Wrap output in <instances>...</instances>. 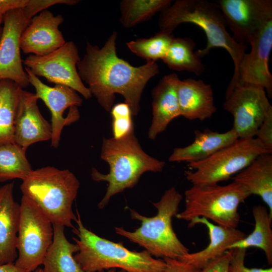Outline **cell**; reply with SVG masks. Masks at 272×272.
Masks as SVG:
<instances>
[{"label":"cell","mask_w":272,"mask_h":272,"mask_svg":"<svg viewBox=\"0 0 272 272\" xmlns=\"http://www.w3.org/2000/svg\"><path fill=\"white\" fill-rule=\"evenodd\" d=\"M80 182L69 170L46 166L32 171L22 180L23 196L33 201L53 225L74 228L76 217L73 203L78 194Z\"/></svg>","instance_id":"8992f818"},{"label":"cell","mask_w":272,"mask_h":272,"mask_svg":"<svg viewBox=\"0 0 272 272\" xmlns=\"http://www.w3.org/2000/svg\"><path fill=\"white\" fill-rule=\"evenodd\" d=\"M110 112L113 138L121 139L134 131L132 115L126 103H120L115 105L111 109Z\"/></svg>","instance_id":"4dcf8cb0"},{"label":"cell","mask_w":272,"mask_h":272,"mask_svg":"<svg viewBox=\"0 0 272 272\" xmlns=\"http://www.w3.org/2000/svg\"><path fill=\"white\" fill-rule=\"evenodd\" d=\"M177 93L181 116L190 120L203 121L216 112L211 86L201 80H179Z\"/></svg>","instance_id":"ffe728a7"},{"label":"cell","mask_w":272,"mask_h":272,"mask_svg":"<svg viewBox=\"0 0 272 272\" xmlns=\"http://www.w3.org/2000/svg\"><path fill=\"white\" fill-rule=\"evenodd\" d=\"M34 272H42V268L40 267H38Z\"/></svg>","instance_id":"f35d334b"},{"label":"cell","mask_w":272,"mask_h":272,"mask_svg":"<svg viewBox=\"0 0 272 272\" xmlns=\"http://www.w3.org/2000/svg\"><path fill=\"white\" fill-rule=\"evenodd\" d=\"M100 157L110 169L107 174L92 169L93 180L107 182L106 193L98 204L99 209L104 208L114 195L134 186L145 172H161L165 165L143 150L134 131L119 139L104 138Z\"/></svg>","instance_id":"3957f363"},{"label":"cell","mask_w":272,"mask_h":272,"mask_svg":"<svg viewBox=\"0 0 272 272\" xmlns=\"http://www.w3.org/2000/svg\"><path fill=\"white\" fill-rule=\"evenodd\" d=\"M117 33L114 31L100 48L87 42L86 53L77 64L82 81L98 103L109 112L113 107L115 94L123 96L132 115H137L140 101L148 81L159 71L156 61H147L139 66L131 65L119 57L116 53Z\"/></svg>","instance_id":"6da1fadb"},{"label":"cell","mask_w":272,"mask_h":272,"mask_svg":"<svg viewBox=\"0 0 272 272\" xmlns=\"http://www.w3.org/2000/svg\"><path fill=\"white\" fill-rule=\"evenodd\" d=\"M182 199L175 188L171 187L158 201L153 203L157 210L155 216L148 217L129 209L131 219L140 221L141 226L132 232L116 227L115 233L143 247L155 258L182 259L189 249L179 240L172 225Z\"/></svg>","instance_id":"5b68a950"},{"label":"cell","mask_w":272,"mask_h":272,"mask_svg":"<svg viewBox=\"0 0 272 272\" xmlns=\"http://www.w3.org/2000/svg\"><path fill=\"white\" fill-rule=\"evenodd\" d=\"M195 46L193 40L190 38L174 37L162 60L171 70L199 76L205 72V67L194 51Z\"/></svg>","instance_id":"4316f807"},{"label":"cell","mask_w":272,"mask_h":272,"mask_svg":"<svg viewBox=\"0 0 272 272\" xmlns=\"http://www.w3.org/2000/svg\"><path fill=\"white\" fill-rule=\"evenodd\" d=\"M3 23V16H0V38L2 35L3 26H2Z\"/></svg>","instance_id":"74e56055"},{"label":"cell","mask_w":272,"mask_h":272,"mask_svg":"<svg viewBox=\"0 0 272 272\" xmlns=\"http://www.w3.org/2000/svg\"><path fill=\"white\" fill-rule=\"evenodd\" d=\"M225 98L224 108L233 117L232 128L238 138H254L272 108L265 90L256 86L238 85Z\"/></svg>","instance_id":"8fae6325"},{"label":"cell","mask_w":272,"mask_h":272,"mask_svg":"<svg viewBox=\"0 0 272 272\" xmlns=\"http://www.w3.org/2000/svg\"><path fill=\"white\" fill-rule=\"evenodd\" d=\"M255 221L254 229L251 234L231 245L228 250L234 248L246 249L255 247L262 250L269 264L272 263L271 219L266 208L255 206L252 209Z\"/></svg>","instance_id":"484cf974"},{"label":"cell","mask_w":272,"mask_h":272,"mask_svg":"<svg viewBox=\"0 0 272 272\" xmlns=\"http://www.w3.org/2000/svg\"><path fill=\"white\" fill-rule=\"evenodd\" d=\"M231 257L229 265V272H272V268H248L244 264L246 249L234 248L231 249Z\"/></svg>","instance_id":"1f68e13d"},{"label":"cell","mask_w":272,"mask_h":272,"mask_svg":"<svg viewBox=\"0 0 272 272\" xmlns=\"http://www.w3.org/2000/svg\"><path fill=\"white\" fill-rule=\"evenodd\" d=\"M22 90L11 80H0V145L15 143V121Z\"/></svg>","instance_id":"d4e9b609"},{"label":"cell","mask_w":272,"mask_h":272,"mask_svg":"<svg viewBox=\"0 0 272 272\" xmlns=\"http://www.w3.org/2000/svg\"><path fill=\"white\" fill-rule=\"evenodd\" d=\"M233 181L250 194L259 196L269 209L272 218V155H259L248 166L236 174Z\"/></svg>","instance_id":"603a6c76"},{"label":"cell","mask_w":272,"mask_h":272,"mask_svg":"<svg viewBox=\"0 0 272 272\" xmlns=\"http://www.w3.org/2000/svg\"><path fill=\"white\" fill-rule=\"evenodd\" d=\"M26 150L15 143L0 145V181L26 178L32 171Z\"/></svg>","instance_id":"f1b7e54d"},{"label":"cell","mask_w":272,"mask_h":272,"mask_svg":"<svg viewBox=\"0 0 272 272\" xmlns=\"http://www.w3.org/2000/svg\"><path fill=\"white\" fill-rule=\"evenodd\" d=\"M15 264L34 272L42 265L53 238V224L38 207L22 195Z\"/></svg>","instance_id":"9c48e42d"},{"label":"cell","mask_w":272,"mask_h":272,"mask_svg":"<svg viewBox=\"0 0 272 272\" xmlns=\"http://www.w3.org/2000/svg\"><path fill=\"white\" fill-rule=\"evenodd\" d=\"M166 267L163 272H199L200 269L187 262L172 258H164ZM118 272H125L120 270Z\"/></svg>","instance_id":"e575fe53"},{"label":"cell","mask_w":272,"mask_h":272,"mask_svg":"<svg viewBox=\"0 0 272 272\" xmlns=\"http://www.w3.org/2000/svg\"><path fill=\"white\" fill-rule=\"evenodd\" d=\"M231 257V249L222 255L207 264L199 272H229V265Z\"/></svg>","instance_id":"836d02e7"},{"label":"cell","mask_w":272,"mask_h":272,"mask_svg":"<svg viewBox=\"0 0 272 272\" xmlns=\"http://www.w3.org/2000/svg\"><path fill=\"white\" fill-rule=\"evenodd\" d=\"M249 45L251 50L244 54L239 67L238 85L261 88L271 98L272 75L268 61L272 48V17L253 34Z\"/></svg>","instance_id":"5bb4252c"},{"label":"cell","mask_w":272,"mask_h":272,"mask_svg":"<svg viewBox=\"0 0 272 272\" xmlns=\"http://www.w3.org/2000/svg\"><path fill=\"white\" fill-rule=\"evenodd\" d=\"M0 272H30L17 266L15 263L0 265Z\"/></svg>","instance_id":"8d00e7d4"},{"label":"cell","mask_w":272,"mask_h":272,"mask_svg":"<svg viewBox=\"0 0 272 272\" xmlns=\"http://www.w3.org/2000/svg\"><path fill=\"white\" fill-rule=\"evenodd\" d=\"M205 225L208 230L210 242L203 249L194 253H188L182 259L202 269L207 264L222 255L229 247L246 235L236 228H227L213 224L204 218H195L188 224L189 227L196 224Z\"/></svg>","instance_id":"44dd1931"},{"label":"cell","mask_w":272,"mask_h":272,"mask_svg":"<svg viewBox=\"0 0 272 272\" xmlns=\"http://www.w3.org/2000/svg\"><path fill=\"white\" fill-rule=\"evenodd\" d=\"M171 0H122L120 2V22L124 28L133 27L151 19L169 8Z\"/></svg>","instance_id":"83f0119b"},{"label":"cell","mask_w":272,"mask_h":272,"mask_svg":"<svg viewBox=\"0 0 272 272\" xmlns=\"http://www.w3.org/2000/svg\"><path fill=\"white\" fill-rule=\"evenodd\" d=\"M14 182L0 187V265L15 263L20 205L14 199Z\"/></svg>","instance_id":"d6986e66"},{"label":"cell","mask_w":272,"mask_h":272,"mask_svg":"<svg viewBox=\"0 0 272 272\" xmlns=\"http://www.w3.org/2000/svg\"><path fill=\"white\" fill-rule=\"evenodd\" d=\"M32 18L24 8L10 10L3 16L0 38V80H11L22 89L30 84L23 66L20 38Z\"/></svg>","instance_id":"7c38bea8"},{"label":"cell","mask_w":272,"mask_h":272,"mask_svg":"<svg viewBox=\"0 0 272 272\" xmlns=\"http://www.w3.org/2000/svg\"><path fill=\"white\" fill-rule=\"evenodd\" d=\"M174 36L172 32L160 30L148 38H138L126 43L127 48L147 61H156L165 56Z\"/></svg>","instance_id":"f546056e"},{"label":"cell","mask_w":272,"mask_h":272,"mask_svg":"<svg viewBox=\"0 0 272 272\" xmlns=\"http://www.w3.org/2000/svg\"><path fill=\"white\" fill-rule=\"evenodd\" d=\"M63 21L61 15L54 16L47 10L33 17L20 38L23 53L44 56L63 45L66 41L59 29Z\"/></svg>","instance_id":"2e32d148"},{"label":"cell","mask_w":272,"mask_h":272,"mask_svg":"<svg viewBox=\"0 0 272 272\" xmlns=\"http://www.w3.org/2000/svg\"><path fill=\"white\" fill-rule=\"evenodd\" d=\"M29 0H0V16H4L10 10L23 8Z\"/></svg>","instance_id":"d590c367"},{"label":"cell","mask_w":272,"mask_h":272,"mask_svg":"<svg viewBox=\"0 0 272 272\" xmlns=\"http://www.w3.org/2000/svg\"><path fill=\"white\" fill-rule=\"evenodd\" d=\"M186 23L197 25L206 35V47L195 51L199 58L216 47L225 49L231 56L234 69L226 92H231L238 85L239 67L247 46L237 43L227 31L224 16L216 2L176 0L160 13L158 21L160 30L172 33L180 24Z\"/></svg>","instance_id":"7a4b0ae2"},{"label":"cell","mask_w":272,"mask_h":272,"mask_svg":"<svg viewBox=\"0 0 272 272\" xmlns=\"http://www.w3.org/2000/svg\"><path fill=\"white\" fill-rule=\"evenodd\" d=\"M80 59L76 45L70 41L47 55L29 54L23 63L36 76L43 77L55 85L68 86L89 99L92 95L84 84L77 70Z\"/></svg>","instance_id":"30bf717a"},{"label":"cell","mask_w":272,"mask_h":272,"mask_svg":"<svg viewBox=\"0 0 272 272\" xmlns=\"http://www.w3.org/2000/svg\"><path fill=\"white\" fill-rule=\"evenodd\" d=\"M53 238L42 265V272H87L75 260L73 254L79 250L76 244L65 237L64 227L53 225ZM100 272H116L115 269Z\"/></svg>","instance_id":"cb8c5ba5"},{"label":"cell","mask_w":272,"mask_h":272,"mask_svg":"<svg viewBox=\"0 0 272 272\" xmlns=\"http://www.w3.org/2000/svg\"><path fill=\"white\" fill-rule=\"evenodd\" d=\"M179 79L172 73L163 77L152 91V119L148 137L154 140L174 118L181 116L177 87Z\"/></svg>","instance_id":"ac0fdd59"},{"label":"cell","mask_w":272,"mask_h":272,"mask_svg":"<svg viewBox=\"0 0 272 272\" xmlns=\"http://www.w3.org/2000/svg\"><path fill=\"white\" fill-rule=\"evenodd\" d=\"M73 229L77 238L73 240L79 250L74 255L80 267L87 272H100L115 268L125 272H163L166 262L156 258L146 250L141 252L127 249L121 242L103 238L83 225L77 211Z\"/></svg>","instance_id":"277c9868"},{"label":"cell","mask_w":272,"mask_h":272,"mask_svg":"<svg viewBox=\"0 0 272 272\" xmlns=\"http://www.w3.org/2000/svg\"><path fill=\"white\" fill-rule=\"evenodd\" d=\"M255 136L266 150L272 152V108L267 113Z\"/></svg>","instance_id":"d6a6232c"},{"label":"cell","mask_w":272,"mask_h":272,"mask_svg":"<svg viewBox=\"0 0 272 272\" xmlns=\"http://www.w3.org/2000/svg\"><path fill=\"white\" fill-rule=\"evenodd\" d=\"M184 195L185 208L176 215L178 219L189 222L204 218L219 226L236 228L240 221L239 206L250 194L233 181L226 185H192Z\"/></svg>","instance_id":"52a82bcc"},{"label":"cell","mask_w":272,"mask_h":272,"mask_svg":"<svg viewBox=\"0 0 272 272\" xmlns=\"http://www.w3.org/2000/svg\"><path fill=\"white\" fill-rule=\"evenodd\" d=\"M271 153L256 138L238 139L210 157L188 163L194 171H186L187 180L192 185L218 184L229 179L248 166L263 153Z\"/></svg>","instance_id":"ba28073f"},{"label":"cell","mask_w":272,"mask_h":272,"mask_svg":"<svg viewBox=\"0 0 272 272\" xmlns=\"http://www.w3.org/2000/svg\"><path fill=\"white\" fill-rule=\"evenodd\" d=\"M216 3L233 39L246 46L253 34L272 17L271 0H220Z\"/></svg>","instance_id":"9a60e30c"},{"label":"cell","mask_w":272,"mask_h":272,"mask_svg":"<svg viewBox=\"0 0 272 272\" xmlns=\"http://www.w3.org/2000/svg\"><path fill=\"white\" fill-rule=\"evenodd\" d=\"M194 134V140L191 144L173 150L169 158L170 162L190 163L205 160L239 139L232 128L223 133L209 129H196Z\"/></svg>","instance_id":"7402d4cb"},{"label":"cell","mask_w":272,"mask_h":272,"mask_svg":"<svg viewBox=\"0 0 272 272\" xmlns=\"http://www.w3.org/2000/svg\"><path fill=\"white\" fill-rule=\"evenodd\" d=\"M35 93L22 90L15 121L14 142L27 150L37 142L50 140L51 124L41 114Z\"/></svg>","instance_id":"e0dca14e"},{"label":"cell","mask_w":272,"mask_h":272,"mask_svg":"<svg viewBox=\"0 0 272 272\" xmlns=\"http://www.w3.org/2000/svg\"><path fill=\"white\" fill-rule=\"evenodd\" d=\"M29 84L35 89V95L42 100L49 109L51 115V146L58 147L63 127L79 119L78 107L82 105L83 100L72 88L60 84L49 86L43 83L28 69L25 67Z\"/></svg>","instance_id":"4fadbf2b"}]
</instances>
